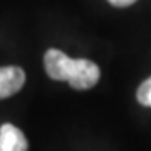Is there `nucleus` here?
I'll return each instance as SVG.
<instances>
[{
  "mask_svg": "<svg viewBox=\"0 0 151 151\" xmlns=\"http://www.w3.org/2000/svg\"><path fill=\"white\" fill-rule=\"evenodd\" d=\"M44 67L50 79L65 81L77 91H86L97 84L101 70L89 59H70L59 49H49L44 55Z\"/></svg>",
  "mask_w": 151,
  "mask_h": 151,
  "instance_id": "obj_1",
  "label": "nucleus"
},
{
  "mask_svg": "<svg viewBox=\"0 0 151 151\" xmlns=\"http://www.w3.org/2000/svg\"><path fill=\"white\" fill-rule=\"evenodd\" d=\"M25 84V72L19 65L0 67V99L10 97Z\"/></svg>",
  "mask_w": 151,
  "mask_h": 151,
  "instance_id": "obj_2",
  "label": "nucleus"
},
{
  "mask_svg": "<svg viewBox=\"0 0 151 151\" xmlns=\"http://www.w3.org/2000/svg\"><path fill=\"white\" fill-rule=\"evenodd\" d=\"M29 143L17 126L5 123L0 126V151H27Z\"/></svg>",
  "mask_w": 151,
  "mask_h": 151,
  "instance_id": "obj_3",
  "label": "nucleus"
},
{
  "mask_svg": "<svg viewBox=\"0 0 151 151\" xmlns=\"http://www.w3.org/2000/svg\"><path fill=\"white\" fill-rule=\"evenodd\" d=\"M136 99L141 106L151 108V77H148L145 82H141V86L136 91Z\"/></svg>",
  "mask_w": 151,
  "mask_h": 151,
  "instance_id": "obj_4",
  "label": "nucleus"
},
{
  "mask_svg": "<svg viewBox=\"0 0 151 151\" xmlns=\"http://www.w3.org/2000/svg\"><path fill=\"white\" fill-rule=\"evenodd\" d=\"M111 5H114V7H119V9H123V7H129V5H133L136 0H108Z\"/></svg>",
  "mask_w": 151,
  "mask_h": 151,
  "instance_id": "obj_5",
  "label": "nucleus"
}]
</instances>
